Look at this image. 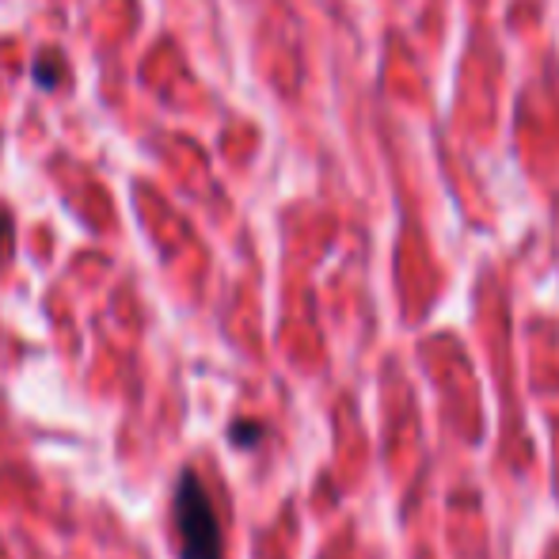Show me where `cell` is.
Segmentation results:
<instances>
[{"mask_svg":"<svg viewBox=\"0 0 559 559\" xmlns=\"http://www.w3.org/2000/svg\"><path fill=\"white\" fill-rule=\"evenodd\" d=\"M259 435H263V430H259L255 423H240V427H233V442H240L243 449L255 445V442H259Z\"/></svg>","mask_w":559,"mask_h":559,"instance_id":"obj_2","label":"cell"},{"mask_svg":"<svg viewBox=\"0 0 559 559\" xmlns=\"http://www.w3.org/2000/svg\"><path fill=\"white\" fill-rule=\"evenodd\" d=\"M8 236H12V222H8V217L0 214V251L8 248Z\"/></svg>","mask_w":559,"mask_h":559,"instance_id":"obj_3","label":"cell"},{"mask_svg":"<svg viewBox=\"0 0 559 559\" xmlns=\"http://www.w3.org/2000/svg\"><path fill=\"white\" fill-rule=\"evenodd\" d=\"M171 518H176L179 533V559H225L217 510L194 472L179 476L176 499H171Z\"/></svg>","mask_w":559,"mask_h":559,"instance_id":"obj_1","label":"cell"}]
</instances>
